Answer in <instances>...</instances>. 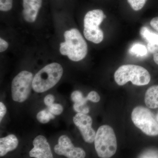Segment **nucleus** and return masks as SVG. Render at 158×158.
Wrapping results in <instances>:
<instances>
[{"instance_id": "obj_1", "label": "nucleus", "mask_w": 158, "mask_h": 158, "mask_svg": "<svg viewBox=\"0 0 158 158\" xmlns=\"http://www.w3.org/2000/svg\"><path fill=\"white\" fill-rule=\"evenodd\" d=\"M64 37L65 41L60 44V53L74 62L83 60L88 53V45L78 30L73 28L66 31Z\"/></svg>"}, {"instance_id": "obj_2", "label": "nucleus", "mask_w": 158, "mask_h": 158, "mask_svg": "<svg viewBox=\"0 0 158 158\" xmlns=\"http://www.w3.org/2000/svg\"><path fill=\"white\" fill-rule=\"evenodd\" d=\"M63 73V68L59 63L53 62L46 65L34 76L33 90L38 93L50 90L59 81Z\"/></svg>"}, {"instance_id": "obj_3", "label": "nucleus", "mask_w": 158, "mask_h": 158, "mask_svg": "<svg viewBox=\"0 0 158 158\" xmlns=\"http://www.w3.org/2000/svg\"><path fill=\"white\" fill-rule=\"evenodd\" d=\"M117 85L123 86L131 81L134 85L144 86L150 81L151 76L147 69L139 65H124L120 66L114 73Z\"/></svg>"}, {"instance_id": "obj_4", "label": "nucleus", "mask_w": 158, "mask_h": 158, "mask_svg": "<svg viewBox=\"0 0 158 158\" xmlns=\"http://www.w3.org/2000/svg\"><path fill=\"white\" fill-rule=\"evenodd\" d=\"M94 142L99 157L110 158L116 153L117 140L114 130L110 126L104 125L99 127Z\"/></svg>"}, {"instance_id": "obj_5", "label": "nucleus", "mask_w": 158, "mask_h": 158, "mask_svg": "<svg viewBox=\"0 0 158 158\" xmlns=\"http://www.w3.org/2000/svg\"><path fill=\"white\" fill-rule=\"evenodd\" d=\"M103 11L95 9L87 12L84 20V36L86 39L95 44L102 41L104 34L99 26L106 18Z\"/></svg>"}, {"instance_id": "obj_6", "label": "nucleus", "mask_w": 158, "mask_h": 158, "mask_svg": "<svg viewBox=\"0 0 158 158\" xmlns=\"http://www.w3.org/2000/svg\"><path fill=\"white\" fill-rule=\"evenodd\" d=\"M133 123L145 135L150 136L158 135V122L152 112L147 108L138 106L131 113Z\"/></svg>"}, {"instance_id": "obj_7", "label": "nucleus", "mask_w": 158, "mask_h": 158, "mask_svg": "<svg viewBox=\"0 0 158 158\" xmlns=\"http://www.w3.org/2000/svg\"><path fill=\"white\" fill-rule=\"evenodd\" d=\"M33 74L24 70L18 74L11 82V97L15 102H23L27 99L33 89Z\"/></svg>"}, {"instance_id": "obj_8", "label": "nucleus", "mask_w": 158, "mask_h": 158, "mask_svg": "<svg viewBox=\"0 0 158 158\" xmlns=\"http://www.w3.org/2000/svg\"><path fill=\"white\" fill-rule=\"evenodd\" d=\"M55 152L60 156H63L67 158H85L86 152L84 149L75 147L70 138L65 135L60 136L58 144L54 147Z\"/></svg>"}, {"instance_id": "obj_9", "label": "nucleus", "mask_w": 158, "mask_h": 158, "mask_svg": "<svg viewBox=\"0 0 158 158\" xmlns=\"http://www.w3.org/2000/svg\"><path fill=\"white\" fill-rule=\"evenodd\" d=\"M74 123L79 129L84 141L88 143L93 142L96 133L92 127V118L87 114L77 113L73 117Z\"/></svg>"}, {"instance_id": "obj_10", "label": "nucleus", "mask_w": 158, "mask_h": 158, "mask_svg": "<svg viewBox=\"0 0 158 158\" xmlns=\"http://www.w3.org/2000/svg\"><path fill=\"white\" fill-rule=\"evenodd\" d=\"M34 148L29 152L31 157L35 158H53L50 146L45 137L37 136L33 142Z\"/></svg>"}, {"instance_id": "obj_11", "label": "nucleus", "mask_w": 158, "mask_h": 158, "mask_svg": "<svg viewBox=\"0 0 158 158\" xmlns=\"http://www.w3.org/2000/svg\"><path fill=\"white\" fill-rule=\"evenodd\" d=\"M43 0H23V15L27 22L33 23L37 19Z\"/></svg>"}, {"instance_id": "obj_12", "label": "nucleus", "mask_w": 158, "mask_h": 158, "mask_svg": "<svg viewBox=\"0 0 158 158\" xmlns=\"http://www.w3.org/2000/svg\"><path fill=\"white\" fill-rule=\"evenodd\" d=\"M19 140L14 135L8 136L0 139V156H6L9 152L16 149L18 146Z\"/></svg>"}, {"instance_id": "obj_13", "label": "nucleus", "mask_w": 158, "mask_h": 158, "mask_svg": "<svg viewBox=\"0 0 158 158\" xmlns=\"http://www.w3.org/2000/svg\"><path fill=\"white\" fill-rule=\"evenodd\" d=\"M144 102L146 106L150 109L158 108V85L150 87L146 91Z\"/></svg>"}, {"instance_id": "obj_14", "label": "nucleus", "mask_w": 158, "mask_h": 158, "mask_svg": "<svg viewBox=\"0 0 158 158\" xmlns=\"http://www.w3.org/2000/svg\"><path fill=\"white\" fill-rule=\"evenodd\" d=\"M140 33L142 38L145 40L148 43L154 44L158 42V34L153 32L147 27H141Z\"/></svg>"}, {"instance_id": "obj_15", "label": "nucleus", "mask_w": 158, "mask_h": 158, "mask_svg": "<svg viewBox=\"0 0 158 158\" xmlns=\"http://www.w3.org/2000/svg\"><path fill=\"white\" fill-rule=\"evenodd\" d=\"M148 49L144 44L135 43L129 50V53L133 56L138 57L145 56L148 54Z\"/></svg>"}, {"instance_id": "obj_16", "label": "nucleus", "mask_w": 158, "mask_h": 158, "mask_svg": "<svg viewBox=\"0 0 158 158\" xmlns=\"http://www.w3.org/2000/svg\"><path fill=\"white\" fill-rule=\"evenodd\" d=\"M88 101V99L86 97L84 98L81 101L79 102L75 103L73 106L74 110L77 113L88 114L90 112V108L87 105Z\"/></svg>"}, {"instance_id": "obj_17", "label": "nucleus", "mask_w": 158, "mask_h": 158, "mask_svg": "<svg viewBox=\"0 0 158 158\" xmlns=\"http://www.w3.org/2000/svg\"><path fill=\"white\" fill-rule=\"evenodd\" d=\"M36 117L40 123L43 124L48 123L51 119L55 118V115L50 113L48 110H41L37 113Z\"/></svg>"}, {"instance_id": "obj_18", "label": "nucleus", "mask_w": 158, "mask_h": 158, "mask_svg": "<svg viewBox=\"0 0 158 158\" xmlns=\"http://www.w3.org/2000/svg\"><path fill=\"white\" fill-rule=\"evenodd\" d=\"M147 0H127L128 2L135 11L141 10L144 7Z\"/></svg>"}, {"instance_id": "obj_19", "label": "nucleus", "mask_w": 158, "mask_h": 158, "mask_svg": "<svg viewBox=\"0 0 158 158\" xmlns=\"http://www.w3.org/2000/svg\"><path fill=\"white\" fill-rule=\"evenodd\" d=\"M48 110L52 114L57 116L62 114L63 112V108L62 105L59 104L54 103L48 107Z\"/></svg>"}, {"instance_id": "obj_20", "label": "nucleus", "mask_w": 158, "mask_h": 158, "mask_svg": "<svg viewBox=\"0 0 158 158\" xmlns=\"http://www.w3.org/2000/svg\"><path fill=\"white\" fill-rule=\"evenodd\" d=\"M13 5V0H0V10L8 11L11 10Z\"/></svg>"}, {"instance_id": "obj_21", "label": "nucleus", "mask_w": 158, "mask_h": 158, "mask_svg": "<svg viewBox=\"0 0 158 158\" xmlns=\"http://www.w3.org/2000/svg\"><path fill=\"white\" fill-rule=\"evenodd\" d=\"M84 98L83 94L80 90H75L71 95L72 101L74 103L81 101Z\"/></svg>"}, {"instance_id": "obj_22", "label": "nucleus", "mask_w": 158, "mask_h": 158, "mask_svg": "<svg viewBox=\"0 0 158 158\" xmlns=\"http://www.w3.org/2000/svg\"><path fill=\"white\" fill-rule=\"evenodd\" d=\"M88 101L94 103H97L100 100V97L98 94L95 91H91L88 94L87 96Z\"/></svg>"}, {"instance_id": "obj_23", "label": "nucleus", "mask_w": 158, "mask_h": 158, "mask_svg": "<svg viewBox=\"0 0 158 158\" xmlns=\"http://www.w3.org/2000/svg\"><path fill=\"white\" fill-rule=\"evenodd\" d=\"M55 101V96L53 94H49L46 95L44 98V102L47 106H50L52 105L53 104Z\"/></svg>"}, {"instance_id": "obj_24", "label": "nucleus", "mask_w": 158, "mask_h": 158, "mask_svg": "<svg viewBox=\"0 0 158 158\" xmlns=\"http://www.w3.org/2000/svg\"><path fill=\"white\" fill-rule=\"evenodd\" d=\"M148 50L151 54H154L158 52V42L154 44L148 43Z\"/></svg>"}, {"instance_id": "obj_25", "label": "nucleus", "mask_w": 158, "mask_h": 158, "mask_svg": "<svg viewBox=\"0 0 158 158\" xmlns=\"http://www.w3.org/2000/svg\"><path fill=\"white\" fill-rule=\"evenodd\" d=\"M9 47V44L2 38H0V52H5Z\"/></svg>"}, {"instance_id": "obj_26", "label": "nucleus", "mask_w": 158, "mask_h": 158, "mask_svg": "<svg viewBox=\"0 0 158 158\" xmlns=\"http://www.w3.org/2000/svg\"><path fill=\"white\" fill-rule=\"evenodd\" d=\"M7 109L2 102H0V121L2 122L6 114Z\"/></svg>"}, {"instance_id": "obj_27", "label": "nucleus", "mask_w": 158, "mask_h": 158, "mask_svg": "<svg viewBox=\"0 0 158 158\" xmlns=\"http://www.w3.org/2000/svg\"><path fill=\"white\" fill-rule=\"evenodd\" d=\"M150 25L153 28L158 32V17L153 18L150 21Z\"/></svg>"}, {"instance_id": "obj_28", "label": "nucleus", "mask_w": 158, "mask_h": 158, "mask_svg": "<svg viewBox=\"0 0 158 158\" xmlns=\"http://www.w3.org/2000/svg\"><path fill=\"white\" fill-rule=\"evenodd\" d=\"M153 59L156 64L158 65V52L156 53L153 54Z\"/></svg>"}, {"instance_id": "obj_29", "label": "nucleus", "mask_w": 158, "mask_h": 158, "mask_svg": "<svg viewBox=\"0 0 158 158\" xmlns=\"http://www.w3.org/2000/svg\"><path fill=\"white\" fill-rule=\"evenodd\" d=\"M156 120L158 122V112L156 116Z\"/></svg>"}]
</instances>
